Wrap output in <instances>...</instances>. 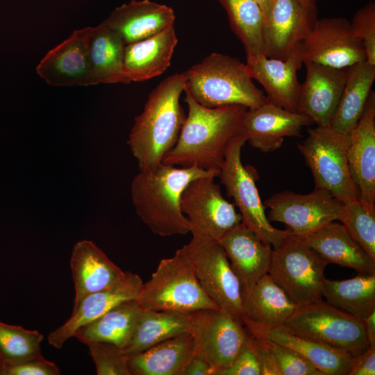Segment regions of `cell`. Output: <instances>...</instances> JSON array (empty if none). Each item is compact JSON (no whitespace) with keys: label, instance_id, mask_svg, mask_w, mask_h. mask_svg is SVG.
Returning <instances> with one entry per match:
<instances>
[{"label":"cell","instance_id":"ac0fdd59","mask_svg":"<svg viewBox=\"0 0 375 375\" xmlns=\"http://www.w3.org/2000/svg\"><path fill=\"white\" fill-rule=\"evenodd\" d=\"M142 283L139 275L125 272L124 276L112 285L88 295L74 308L69 319L49 335V343L56 349H61L79 328L99 318L117 304L135 299Z\"/></svg>","mask_w":375,"mask_h":375},{"label":"cell","instance_id":"d590c367","mask_svg":"<svg viewBox=\"0 0 375 375\" xmlns=\"http://www.w3.org/2000/svg\"><path fill=\"white\" fill-rule=\"evenodd\" d=\"M43 338L38 331L0 321V364L12 365L43 357L40 348Z\"/></svg>","mask_w":375,"mask_h":375},{"label":"cell","instance_id":"603a6c76","mask_svg":"<svg viewBox=\"0 0 375 375\" xmlns=\"http://www.w3.org/2000/svg\"><path fill=\"white\" fill-rule=\"evenodd\" d=\"M326 264H337L358 274H375V260L352 238L345 227L330 222L304 235L298 236Z\"/></svg>","mask_w":375,"mask_h":375},{"label":"cell","instance_id":"484cf974","mask_svg":"<svg viewBox=\"0 0 375 375\" xmlns=\"http://www.w3.org/2000/svg\"><path fill=\"white\" fill-rule=\"evenodd\" d=\"M90 65L92 85L131 81L124 67L125 43L113 30L101 23L83 28Z\"/></svg>","mask_w":375,"mask_h":375},{"label":"cell","instance_id":"ab89813d","mask_svg":"<svg viewBox=\"0 0 375 375\" xmlns=\"http://www.w3.org/2000/svg\"><path fill=\"white\" fill-rule=\"evenodd\" d=\"M351 25L362 42L366 61L375 65V3L369 2L354 14Z\"/></svg>","mask_w":375,"mask_h":375},{"label":"cell","instance_id":"7c38bea8","mask_svg":"<svg viewBox=\"0 0 375 375\" xmlns=\"http://www.w3.org/2000/svg\"><path fill=\"white\" fill-rule=\"evenodd\" d=\"M213 176L190 181L182 192L181 209L188 218L192 235L219 240L242 222L234 204L222 195Z\"/></svg>","mask_w":375,"mask_h":375},{"label":"cell","instance_id":"9a60e30c","mask_svg":"<svg viewBox=\"0 0 375 375\" xmlns=\"http://www.w3.org/2000/svg\"><path fill=\"white\" fill-rule=\"evenodd\" d=\"M264 17V54L281 60L299 49L318 19L317 6L297 0H275Z\"/></svg>","mask_w":375,"mask_h":375},{"label":"cell","instance_id":"d6986e66","mask_svg":"<svg viewBox=\"0 0 375 375\" xmlns=\"http://www.w3.org/2000/svg\"><path fill=\"white\" fill-rule=\"evenodd\" d=\"M303 64L299 49L285 60L260 54L247 59L246 67L252 78L264 88L268 101L292 112H297L301 83L297 71Z\"/></svg>","mask_w":375,"mask_h":375},{"label":"cell","instance_id":"f1b7e54d","mask_svg":"<svg viewBox=\"0 0 375 375\" xmlns=\"http://www.w3.org/2000/svg\"><path fill=\"white\" fill-rule=\"evenodd\" d=\"M196 349L193 335L184 333L128 356V365L131 375H184Z\"/></svg>","mask_w":375,"mask_h":375},{"label":"cell","instance_id":"7a4b0ae2","mask_svg":"<svg viewBox=\"0 0 375 375\" xmlns=\"http://www.w3.org/2000/svg\"><path fill=\"white\" fill-rule=\"evenodd\" d=\"M219 174V170H204L197 167H176L165 163L141 170L131 185L135 212L157 235H186L190 233V226L181 209L183 191L195 178L218 177Z\"/></svg>","mask_w":375,"mask_h":375},{"label":"cell","instance_id":"ffe728a7","mask_svg":"<svg viewBox=\"0 0 375 375\" xmlns=\"http://www.w3.org/2000/svg\"><path fill=\"white\" fill-rule=\"evenodd\" d=\"M347 161L360 198L375 204V93L373 90L358 123L349 133Z\"/></svg>","mask_w":375,"mask_h":375},{"label":"cell","instance_id":"4316f807","mask_svg":"<svg viewBox=\"0 0 375 375\" xmlns=\"http://www.w3.org/2000/svg\"><path fill=\"white\" fill-rule=\"evenodd\" d=\"M297 307L267 273L242 295V322L267 331L281 328Z\"/></svg>","mask_w":375,"mask_h":375},{"label":"cell","instance_id":"b9f144b4","mask_svg":"<svg viewBox=\"0 0 375 375\" xmlns=\"http://www.w3.org/2000/svg\"><path fill=\"white\" fill-rule=\"evenodd\" d=\"M58 367L44 357L22 362L0 364V375H58Z\"/></svg>","mask_w":375,"mask_h":375},{"label":"cell","instance_id":"e575fe53","mask_svg":"<svg viewBox=\"0 0 375 375\" xmlns=\"http://www.w3.org/2000/svg\"><path fill=\"white\" fill-rule=\"evenodd\" d=\"M231 27L244 46L247 59L264 54V14L253 0H219Z\"/></svg>","mask_w":375,"mask_h":375},{"label":"cell","instance_id":"7dc6e473","mask_svg":"<svg viewBox=\"0 0 375 375\" xmlns=\"http://www.w3.org/2000/svg\"><path fill=\"white\" fill-rule=\"evenodd\" d=\"M299 3L306 7L316 6V0H297Z\"/></svg>","mask_w":375,"mask_h":375},{"label":"cell","instance_id":"d6a6232c","mask_svg":"<svg viewBox=\"0 0 375 375\" xmlns=\"http://www.w3.org/2000/svg\"><path fill=\"white\" fill-rule=\"evenodd\" d=\"M322 297L332 306L362 320L375 311V274H358L340 281L326 278Z\"/></svg>","mask_w":375,"mask_h":375},{"label":"cell","instance_id":"d4e9b609","mask_svg":"<svg viewBox=\"0 0 375 375\" xmlns=\"http://www.w3.org/2000/svg\"><path fill=\"white\" fill-rule=\"evenodd\" d=\"M70 267L75 290L74 308L88 295L112 285L125 274L93 242L86 240L74 245Z\"/></svg>","mask_w":375,"mask_h":375},{"label":"cell","instance_id":"8d00e7d4","mask_svg":"<svg viewBox=\"0 0 375 375\" xmlns=\"http://www.w3.org/2000/svg\"><path fill=\"white\" fill-rule=\"evenodd\" d=\"M337 221L375 260V204L360 197L342 203Z\"/></svg>","mask_w":375,"mask_h":375},{"label":"cell","instance_id":"ba28073f","mask_svg":"<svg viewBox=\"0 0 375 375\" xmlns=\"http://www.w3.org/2000/svg\"><path fill=\"white\" fill-rule=\"evenodd\" d=\"M278 328L346 351L353 356L369 346L362 320L322 299L297 306Z\"/></svg>","mask_w":375,"mask_h":375},{"label":"cell","instance_id":"7402d4cb","mask_svg":"<svg viewBox=\"0 0 375 375\" xmlns=\"http://www.w3.org/2000/svg\"><path fill=\"white\" fill-rule=\"evenodd\" d=\"M39 76L53 86L92 85L83 28L51 49L36 67Z\"/></svg>","mask_w":375,"mask_h":375},{"label":"cell","instance_id":"6da1fadb","mask_svg":"<svg viewBox=\"0 0 375 375\" xmlns=\"http://www.w3.org/2000/svg\"><path fill=\"white\" fill-rule=\"evenodd\" d=\"M184 92L188 113L176 143L162 163L219 170L230 141L240 135L248 108L239 105L208 108Z\"/></svg>","mask_w":375,"mask_h":375},{"label":"cell","instance_id":"e0dca14e","mask_svg":"<svg viewBox=\"0 0 375 375\" xmlns=\"http://www.w3.org/2000/svg\"><path fill=\"white\" fill-rule=\"evenodd\" d=\"M297 112L309 117L317 126H330L346 83L347 68L307 62Z\"/></svg>","mask_w":375,"mask_h":375},{"label":"cell","instance_id":"4fadbf2b","mask_svg":"<svg viewBox=\"0 0 375 375\" xmlns=\"http://www.w3.org/2000/svg\"><path fill=\"white\" fill-rule=\"evenodd\" d=\"M269 222L285 224L292 235L301 236L337 221L342 202L326 190L315 188L308 194L276 193L263 203Z\"/></svg>","mask_w":375,"mask_h":375},{"label":"cell","instance_id":"5bb4252c","mask_svg":"<svg viewBox=\"0 0 375 375\" xmlns=\"http://www.w3.org/2000/svg\"><path fill=\"white\" fill-rule=\"evenodd\" d=\"M303 63L347 68L366 60L362 40L344 18L317 19L299 47Z\"/></svg>","mask_w":375,"mask_h":375},{"label":"cell","instance_id":"60d3db41","mask_svg":"<svg viewBox=\"0 0 375 375\" xmlns=\"http://www.w3.org/2000/svg\"><path fill=\"white\" fill-rule=\"evenodd\" d=\"M222 375H261L257 345L249 333L235 360Z\"/></svg>","mask_w":375,"mask_h":375},{"label":"cell","instance_id":"f35d334b","mask_svg":"<svg viewBox=\"0 0 375 375\" xmlns=\"http://www.w3.org/2000/svg\"><path fill=\"white\" fill-rule=\"evenodd\" d=\"M269 348L278 375H322L316 367L291 348L272 340H269Z\"/></svg>","mask_w":375,"mask_h":375},{"label":"cell","instance_id":"ee69618b","mask_svg":"<svg viewBox=\"0 0 375 375\" xmlns=\"http://www.w3.org/2000/svg\"><path fill=\"white\" fill-rule=\"evenodd\" d=\"M184 375H213L212 367L197 347L188 364Z\"/></svg>","mask_w":375,"mask_h":375},{"label":"cell","instance_id":"bcb514c9","mask_svg":"<svg viewBox=\"0 0 375 375\" xmlns=\"http://www.w3.org/2000/svg\"><path fill=\"white\" fill-rule=\"evenodd\" d=\"M262 11L264 16L269 10L275 0H253Z\"/></svg>","mask_w":375,"mask_h":375},{"label":"cell","instance_id":"836d02e7","mask_svg":"<svg viewBox=\"0 0 375 375\" xmlns=\"http://www.w3.org/2000/svg\"><path fill=\"white\" fill-rule=\"evenodd\" d=\"M267 334L273 342L298 352L322 375H349L353 356L347 351L278 328L269 329Z\"/></svg>","mask_w":375,"mask_h":375},{"label":"cell","instance_id":"f546056e","mask_svg":"<svg viewBox=\"0 0 375 375\" xmlns=\"http://www.w3.org/2000/svg\"><path fill=\"white\" fill-rule=\"evenodd\" d=\"M190 330V313L142 308L132 335L123 351L128 356L137 354Z\"/></svg>","mask_w":375,"mask_h":375},{"label":"cell","instance_id":"2e32d148","mask_svg":"<svg viewBox=\"0 0 375 375\" xmlns=\"http://www.w3.org/2000/svg\"><path fill=\"white\" fill-rule=\"evenodd\" d=\"M314 124L307 115L278 107L269 101L248 109L240 135L264 153L278 149L286 137H301L303 127Z\"/></svg>","mask_w":375,"mask_h":375},{"label":"cell","instance_id":"8992f818","mask_svg":"<svg viewBox=\"0 0 375 375\" xmlns=\"http://www.w3.org/2000/svg\"><path fill=\"white\" fill-rule=\"evenodd\" d=\"M245 142L240 135L230 141L218 177L227 195L239 208L242 222L264 243L276 248L292 233L287 229L274 228L269 221L256 185L257 172L242 162L241 151Z\"/></svg>","mask_w":375,"mask_h":375},{"label":"cell","instance_id":"44dd1931","mask_svg":"<svg viewBox=\"0 0 375 375\" xmlns=\"http://www.w3.org/2000/svg\"><path fill=\"white\" fill-rule=\"evenodd\" d=\"M217 241L240 283L243 295L268 272L272 246L264 243L242 222Z\"/></svg>","mask_w":375,"mask_h":375},{"label":"cell","instance_id":"5b68a950","mask_svg":"<svg viewBox=\"0 0 375 375\" xmlns=\"http://www.w3.org/2000/svg\"><path fill=\"white\" fill-rule=\"evenodd\" d=\"M144 310L192 313L219 309L201 286L192 263L182 249L162 259L135 299Z\"/></svg>","mask_w":375,"mask_h":375},{"label":"cell","instance_id":"1f68e13d","mask_svg":"<svg viewBox=\"0 0 375 375\" xmlns=\"http://www.w3.org/2000/svg\"><path fill=\"white\" fill-rule=\"evenodd\" d=\"M141 310L135 299L122 302L79 328L74 337L85 344L106 342L124 349L132 335Z\"/></svg>","mask_w":375,"mask_h":375},{"label":"cell","instance_id":"52a82bcc","mask_svg":"<svg viewBox=\"0 0 375 375\" xmlns=\"http://www.w3.org/2000/svg\"><path fill=\"white\" fill-rule=\"evenodd\" d=\"M307 131V138L297 148L310 169L315 188L328 190L342 203L359 198L348 166L349 134L329 126H317Z\"/></svg>","mask_w":375,"mask_h":375},{"label":"cell","instance_id":"9c48e42d","mask_svg":"<svg viewBox=\"0 0 375 375\" xmlns=\"http://www.w3.org/2000/svg\"><path fill=\"white\" fill-rule=\"evenodd\" d=\"M326 265L313 249L292 234L272 248L267 273L299 306L322 299Z\"/></svg>","mask_w":375,"mask_h":375},{"label":"cell","instance_id":"f6af8a7d","mask_svg":"<svg viewBox=\"0 0 375 375\" xmlns=\"http://www.w3.org/2000/svg\"><path fill=\"white\" fill-rule=\"evenodd\" d=\"M365 335L369 346H375V311L362 319Z\"/></svg>","mask_w":375,"mask_h":375},{"label":"cell","instance_id":"30bf717a","mask_svg":"<svg viewBox=\"0 0 375 375\" xmlns=\"http://www.w3.org/2000/svg\"><path fill=\"white\" fill-rule=\"evenodd\" d=\"M181 249L190 260L205 292L220 308L226 310L242 322V292L240 283L219 242L210 238L192 235L190 241Z\"/></svg>","mask_w":375,"mask_h":375},{"label":"cell","instance_id":"cb8c5ba5","mask_svg":"<svg viewBox=\"0 0 375 375\" xmlns=\"http://www.w3.org/2000/svg\"><path fill=\"white\" fill-rule=\"evenodd\" d=\"M174 21L171 7L149 0H133L115 8L103 23L127 44L156 35L174 25Z\"/></svg>","mask_w":375,"mask_h":375},{"label":"cell","instance_id":"4dcf8cb0","mask_svg":"<svg viewBox=\"0 0 375 375\" xmlns=\"http://www.w3.org/2000/svg\"><path fill=\"white\" fill-rule=\"evenodd\" d=\"M375 79V65L366 60L347 67V77L332 128L349 134L361 117Z\"/></svg>","mask_w":375,"mask_h":375},{"label":"cell","instance_id":"8fae6325","mask_svg":"<svg viewBox=\"0 0 375 375\" xmlns=\"http://www.w3.org/2000/svg\"><path fill=\"white\" fill-rule=\"evenodd\" d=\"M190 330L197 349L222 375L245 343L249 333L242 322L224 309H203L190 313Z\"/></svg>","mask_w":375,"mask_h":375},{"label":"cell","instance_id":"3957f363","mask_svg":"<svg viewBox=\"0 0 375 375\" xmlns=\"http://www.w3.org/2000/svg\"><path fill=\"white\" fill-rule=\"evenodd\" d=\"M185 86L183 72L168 76L151 92L135 117L128 144L140 171L162 163L176 143L186 117L180 103Z\"/></svg>","mask_w":375,"mask_h":375},{"label":"cell","instance_id":"277c9868","mask_svg":"<svg viewBox=\"0 0 375 375\" xmlns=\"http://www.w3.org/2000/svg\"><path fill=\"white\" fill-rule=\"evenodd\" d=\"M185 90L208 108L231 105L254 108L268 101L240 60L212 53L183 72Z\"/></svg>","mask_w":375,"mask_h":375},{"label":"cell","instance_id":"7bdbcfd3","mask_svg":"<svg viewBox=\"0 0 375 375\" xmlns=\"http://www.w3.org/2000/svg\"><path fill=\"white\" fill-rule=\"evenodd\" d=\"M375 374V346H369L363 352L353 356L349 375Z\"/></svg>","mask_w":375,"mask_h":375},{"label":"cell","instance_id":"74e56055","mask_svg":"<svg viewBox=\"0 0 375 375\" xmlns=\"http://www.w3.org/2000/svg\"><path fill=\"white\" fill-rule=\"evenodd\" d=\"M94 362L98 375H131L128 356L120 347L106 342L86 344Z\"/></svg>","mask_w":375,"mask_h":375},{"label":"cell","instance_id":"83f0119b","mask_svg":"<svg viewBox=\"0 0 375 375\" xmlns=\"http://www.w3.org/2000/svg\"><path fill=\"white\" fill-rule=\"evenodd\" d=\"M177 42L172 25L150 38L126 44L124 67L130 81H144L162 74L170 65Z\"/></svg>","mask_w":375,"mask_h":375}]
</instances>
